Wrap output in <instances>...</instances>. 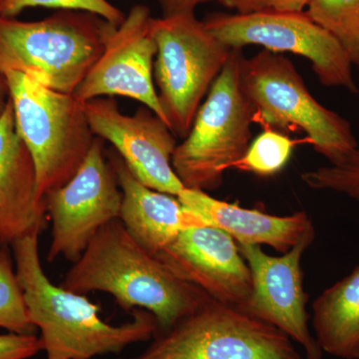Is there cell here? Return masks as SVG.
Wrapping results in <instances>:
<instances>
[{"mask_svg":"<svg viewBox=\"0 0 359 359\" xmlns=\"http://www.w3.org/2000/svg\"><path fill=\"white\" fill-rule=\"evenodd\" d=\"M152 339L137 359H302L280 330L212 299Z\"/></svg>","mask_w":359,"mask_h":359,"instance_id":"cell-8","label":"cell"},{"mask_svg":"<svg viewBox=\"0 0 359 359\" xmlns=\"http://www.w3.org/2000/svg\"><path fill=\"white\" fill-rule=\"evenodd\" d=\"M226 8L236 13H252L257 11H304L309 0H218Z\"/></svg>","mask_w":359,"mask_h":359,"instance_id":"cell-25","label":"cell"},{"mask_svg":"<svg viewBox=\"0 0 359 359\" xmlns=\"http://www.w3.org/2000/svg\"><path fill=\"white\" fill-rule=\"evenodd\" d=\"M84 111L93 134L114 146L143 185L175 197L185 189L172 165L177 137L152 110L125 115L114 99L100 97L85 102Z\"/></svg>","mask_w":359,"mask_h":359,"instance_id":"cell-12","label":"cell"},{"mask_svg":"<svg viewBox=\"0 0 359 359\" xmlns=\"http://www.w3.org/2000/svg\"><path fill=\"white\" fill-rule=\"evenodd\" d=\"M240 80L256 119L276 131L306 133L314 151L337 165L358 147L351 123L318 102L283 53L262 50L243 59Z\"/></svg>","mask_w":359,"mask_h":359,"instance_id":"cell-6","label":"cell"},{"mask_svg":"<svg viewBox=\"0 0 359 359\" xmlns=\"http://www.w3.org/2000/svg\"><path fill=\"white\" fill-rule=\"evenodd\" d=\"M301 178L313 190L341 194L359 203V145L339 164L304 172Z\"/></svg>","mask_w":359,"mask_h":359,"instance_id":"cell-22","label":"cell"},{"mask_svg":"<svg viewBox=\"0 0 359 359\" xmlns=\"http://www.w3.org/2000/svg\"><path fill=\"white\" fill-rule=\"evenodd\" d=\"M40 351L43 347L35 334H0V359H29Z\"/></svg>","mask_w":359,"mask_h":359,"instance_id":"cell-24","label":"cell"},{"mask_svg":"<svg viewBox=\"0 0 359 359\" xmlns=\"http://www.w3.org/2000/svg\"><path fill=\"white\" fill-rule=\"evenodd\" d=\"M93 359H99V358H93ZM119 359H137V358H119Z\"/></svg>","mask_w":359,"mask_h":359,"instance_id":"cell-28","label":"cell"},{"mask_svg":"<svg viewBox=\"0 0 359 359\" xmlns=\"http://www.w3.org/2000/svg\"><path fill=\"white\" fill-rule=\"evenodd\" d=\"M34 162L16 130L11 99L0 116V248L40 235L46 223Z\"/></svg>","mask_w":359,"mask_h":359,"instance_id":"cell-15","label":"cell"},{"mask_svg":"<svg viewBox=\"0 0 359 359\" xmlns=\"http://www.w3.org/2000/svg\"><path fill=\"white\" fill-rule=\"evenodd\" d=\"M294 144L282 132L266 128L250 143L244 157L233 168L259 177L275 176L287 166Z\"/></svg>","mask_w":359,"mask_h":359,"instance_id":"cell-21","label":"cell"},{"mask_svg":"<svg viewBox=\"0 0 359 359\" xmlns=\"http://www.w3.org/2000/svg\"><path fill=\"white\" fill-rule=\"evenodd\" d=\"M203 23L229 48L259 45L278 53L290 52L308 59L323 86L344 88L353 94L359 92L346 49L306 11L214 13Z\"/></svg>","mask_w":359,"mask_h":359,"instance_id":"cell-9","label":"cell"},{"mask_svg":"<svg viewBox=\"0 0 359 359\" xmlns=\"http://www.w3.org/2000/svg\"><path fill=\"white\" fill-rule=\"evenodd\" d=\"M108 159L123 193L119 219L135 242L149 254L157 256L187 229L205 226L178 198L143 185L117 152Z\"/></svg>","mask_w":359,"mask_h":359,"instance_id":"cell-16","label":"cell"},{"mask_svg":"<svg viewBox=\"0 0 359 359\" xmlns=\"http://www.w3.org/2000/svg\"><path fill=\"white\" fill-rule=\"evenodd\" d=\"M155 257L175 276L215 301L240 309L252 294L249 266L238 243L221 229H187Z\"/></svg>","mask_w":359,"mask_h":359,"instance_id":"cell-14","label":"cell"},{"mask_svg":"<svg viewBox=\"0 0 359 359\" xmlns=\"http://www.w3.org/2000/svg\"><path fill=\"white\" fill-rule=\"evenodd\" d=\"M123 193L114 169L96 137L88 155L72 179L44 196L51 221V244L47 259L65 257L75 263L97 233L120 219Z\"/></svg>","mask_w":359,"mask_h":359,"instance_id":"cell-10","label":"cell"},{"mask_svg":"<svg viewBox=\"0 0 359 359\" xmlns=\"http://www.w3.org/2000/svg\"><path fill=\"white\" fill-rule=\"evenodd\" d=\"M316 238L314 228L282 256H271L259 245L238 244L252 273V290L241 309L280 330L304 348L308 359L323 353L309 328L302 259Z\"/></svg>","mask_w":359,"mask_h":359,"instance_id":"cell-11","label":"cell"},{"mask_svg":"<svg viewBox=\"0 0 359 359\" xmlns=\"http://www.w3.org/2000/svg\"><path fill=\"white\" fill-rule=\"evenodd\" d=\"M16 130L34 162L42 198L65 186L77 173L96 136L84 103L48 88L20 72L4 73Z\"/></svg>","mask_w":359,"mask_h":359,"instance_id":"cell-4","label":"cell"},{"mask_svg":"<svg viewBox=\"0 0 359 359\" xmlns=\"http://www.w3.org/2000/svg\"><path fill=\"white\" fill-rule=\"evenodd\" d=\"M60 287L78 294L106 292L124 311H147L157 320V334L170 330L211 299L137 244L120 219L97 233L68 269Z\"/></svg>","mask_w":359,"mask_h":359,"instance_id":"cell-2","label":"cell"},{"mask_svg":"<svg viewBox=\"0 0 359 359\" xmlns=\"http://www.w3.org/2000/svg\"><path fill=\"white\" fill-rule=\"evenodd\" d=\"M177 198L205 226L221 229L238 244L266 245L280 254L289 252L306 231L314 228L311 219L304 211L290 216H275L224 202L203 191L186 188Z\"/></svg>","mask_w":359,"mask_h":359,"instance_id":"cell-17","label":"cell"},{"mask_svg":"<svg viewBox=\"0 0 359 359\" xmlns=\"http://www.w3.org/2000/svg\"><path fill=\"white\" fill-rule=\"evenodd\" d=\"M306 14L346 49L359 66V0H309Z\"/></svg>","mask_w":359,"mask_h":359,"instance_id":"cell-19","label":"cell"},{"mask_svg":"<svg viewBox=\"0 0 359 359\" xmlns=\"http://www.w3.org/2000/svg\"><path fill=\"white\" fill-rule=\"evenodd\" d=\"M39 236H26L11 245L30 320L40 330L46 359H93L120 353L158 332L154 314L132 311V320L120 325L106 323L98 306L84 294L55 285L45 275L39 255Z\"/></svg>","mask_w":359,"mask_h":359,"instance_id":"cell-1","label":"cell"},{"mask_svg":"<svg viewBox=\"0 0 359 359\" xmlns=\"http://www.w3.org/2000/svg\"><path fill=\"white\" fill-rule=\"evenodd\" d=\"M313 325L323 353L359 359V264L316 297Z\"/></svg>","mask_w":359,"mask_h":359,"instance_id":"cell-18","label":"cell"},{"mask_svg":"<svg viewBox=\"0 0 359 359\" xmlns=\"http://www.w3.org/2000/svg\"><path fill=\"white\" fill-rule=\"evenodd\" d=\"M32 7L85 11L96 14L117 27L126 16L108 0H0V16L14 18Z\"/></svg>","mask_w":359,"mask_h":359,"instance_id":"cell-23","label":"cell"},{"mask_svg":"<svg viewBox=\"0 0 359 359\" xmlns=\"http://www.w3.org/2000/svg\"><path fill=\"white\" fill-rule=\"evenodd\" d=\"M152 18L148 6L137 4L130 9L73 94L80 102L100 97H128L167 123L153 82L157 44L151 32Z\"/></svg>","mask_w":359,"mask_h":359,"instance_id":"cell-13","label":"cell"},{"mask_svg":"<svg viewBox=\"0 0 359 359\" xmlns=\"http://www.w3.org/2000/svg\"><path fill=\"white\" fill-rule=\"evenodd\" d=\"M8 99L9 92L6 77H4V75L0 74V116H1L4 109H6Z\"/></svg>","mask_w":359,"mask_h":359,"instance_id":"cell-27","label":"cell"},{"mask_svg":"<svg viewBox=\"0 0 359 359\" xmlns=\"http://www.w3.org/2000/svg\"><path fill=\"white\" fill-rule=\"evenodd\" d=\"M117 28L96 14L60 11L37 21L0 16V74L20 72L74 94Z\"/></svg>","mask_w":359,"mask_h":359,"instance_id":"cell-3","label":"cell"},{"mask_svg":"<svg viewBox=\"0 0 359 359\" xmlns=\"http://www.w3.org/2000/svg\"><path fill=\"white\" fill-rule=\"evenodd\" d=\"M159 4L163 16L181 13H195L196 7L212 0H156Z\"/></svg>","mask_w":359,"mask_h":359,"instance_id":"cell-26","label":"cell"},{"mask_svg":"<svg viewBox=\"0 0 359 359\" xmlns=\"http://www.w3.org/2000/svg\"><path fill=\"white\" fill-rule=\"evenodd\" d=\"M242 49H233L200 106L188 136L175 150L172 165L186 189L211 192L223 185L252 141L256 110L242 88Z\"/></svg>","mask_w":359,"mask_h":359,"instance_id":"cell-5","label":"cell"},{"mask_svg":"<svg viewBox=\"0 0 359 359\" xmlns=\"http://www.w3.org/2000/svg\"><path fill=\"white\" fill-rule=\"evenodd\" d=\"M151 32L157 44L154 76L161 107L175 136L185 139L233 49L208 32L195 13L153 18Z\"/></svg>","mask_w":359,"mask_h":359,"instance_id":"cell-7","label":"cell"},{"mask_svg":"<svg viewBox=\"0 0 359 359\" xmlns=\"http://www.w3.org/2000/svg\"><path fill=\"white\" fill-rule=\"evenodd\" d=\"M0 327L8 332L35 334L18 283L11 247L0 248Z\"/></svg>","mask_w":359,"mask_h":359,"instance_id":"cell-20","label":"cell"}]
</instances>
